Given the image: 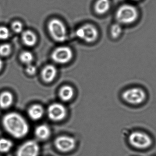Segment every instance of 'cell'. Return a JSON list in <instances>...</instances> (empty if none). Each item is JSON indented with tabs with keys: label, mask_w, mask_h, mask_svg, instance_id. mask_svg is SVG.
<instances>
[{
	"label": "cell",
	"mask_w": 156,
	"mask_h": 156,
	"mask_svg": "<svg viewBox=\"0 0 156 156\" xmlns=\"http://www.w3.org/2000/svg\"><path fill=\"white\" fill-rule=\"evenodd\" d=\"M133 1H138V0H133Z\"/></svg>",
	"instance_id": "26"
},
{
	"label": "cell",
	"mask_w": 156,
	"mask_h": 156,
	"mask_svg": "<svg viewBox=\"0 0 156 156\" xmlns=\"http://www.w3.org/2000/svg\"><path fill=\"white\" fill-rule=\"evenodd\" d=\"M34 55L32 52L29 51H24L20 54V59L21 61L26 65L31 64L34 60Z\"/></svg>",
	"instance_id": "19"
},
{
	"label": "cell",
	"mask_w": 156,
	"mask_h": 156,
	"mask_svg": "<svg viewBox=\"0 0 156 156\" xmlns=\"http://www.w3.org/2000/svg\"><path fill=\"white\" fill-rule=\"evenodd\" d=\"M57 74V69L54 65H48L44 67L42 71V78L47 83H50L55 80Z\"/></svg>",
	"instance_id": "13"
},
{
	"label": "cell",
	"mask_w": 156,
	"mask_h": 156,
	"mask_svg": "<svg viewBox=\"0 0 156 156\" xmlns=\"http://www.w3.org/2000/svg\"><path fill=\"white\" fill-rule=\"evenodd\" d=\"M72 49L67 46H60L56 48L52 52L51 58L54 62L60 64L68 63L73 58Z\"/></svg>",
	"instance_id": "10"
},
{
	"label": "cell",
	"mask_w": 156,
	"mask_h": 156,
	"mask_svg": "<svg viewBox=\"0 0 156 156\" xmlns=\"http://www.w3.org/2000/svg\"><path fill=\"white\" fill-rule=\"evenodd\" d=\"M40 147L35 140L26 141L19 146L16 152V156H39Z\"/></svg>",
	"instance_id": "9"
},
{
	"label": "cell",
	"mask_w": 156,
	"mask_h": 156,
	"mask_svg": "<svg viewBox=\"0 0 156 156\" xmlns=\"http://www.w3.org/2000/svg\"><path fill=\"white\" fill-rule=\"evenodd\" d=\"M12 147L13 143L11 140L4 138L0 139V153H7Z\"/></svg>",
	"instance_id": "18"
},
{
	"label": "cell",
	"mask_w": 156,
	"mask_h": 156,
	"mask_svg": "<svg viewBox=\"0 0 156 156\" xmlns=\"http://www.w3.org/2000/svg\"><path fill=\"white\" fill-rule=\"evenodd\" d=\"M12 52V46L8 43H4L0 45V56L6 57L10 55Z\"/></svg>",
	"instance_id": "20"
},
{
	"label": "cell",
	"mask_w": 156,
	"mask_h": 156,
	"mask_svg": "<svg viewBox=\"0 0 156 156\" xmlns=\"http://www.w3.org/2000/svg\"><path fill=\"white\" fill-rule=\"evenodd\" d=\"M75 95V91L71 86L65 85L60 88L58 92L59 99L63 102L70 101Z\"/></svg>",
	"instance_id": "14"
},
{
	"label": "cell",
	"mask_w": 156,
	"mask_h": 156,
	"mask_svg": "<svg viewBox=\"0 0 156 156\" xmlns=\"http://www.w3.org/2000/svg\"><path fill=\"white\" fill-rule=\"evenodd\" d=\"M26 71L28 75L33 76L36 73L37 68L35 66L32 65V64H29V65H27Z\"/></svg>",
	"instance_id": "24"
},
{
	"label": "cell",
	"mask_w": 156,
	"mask_h": 156,
	"mask_svg": "<svg viewBox=\"0 0 156 156\" xmlns=\"http://www.w3.org/2000/svg\"><path fill=\"white\" fill-rule=\"evenodd\" d=\"M2 124L5 130L16 139H22L26 136L30 130L27 121L16 112L5 114L2 119Z\"/></svg>",
	"instance_id": "1"
},
{
	"label": "cell",
	"mask_w": 156,
	"mask_h": 156,
	"mask_svg": "<svg viewBox=\"0 0 156 156\" xmlns=\"http://www.w3.org/2000/svg\"><path fill=\"white\" fill-rule=\"evenodd\" d=\"M45 112L44 107L40 104H33L27 110L28 116L34 121H39L42 119L44 115Z\"/></svg>",
	"instance_id": "11"
},
{
	"label": "cell",
	"mask_w": 156,
	"mask_h": 156,
	"mask_svg": "<svg viewBox=\"0 0 156 156\" xmlns=\"http://www.w3.org/2000/svg\"><path fill=\"white\" fill-rule=\"evenodd\" d=\"M122 29L120 24H114L111 27V34L113 38H116L119 37L122 34Z\"/></svg>",
	"instance_id": "21"
},
{
	"label": "cell",
	"mask_w": 156,
	"mask_h": 156,
	"mask_svg": "<svg viewBox=\"0 0 156 156\" xmlns=\"http://www.w3.org/2000/svg\"><path fill=\"white\" fill-rule=\"evenodd\" d=\"M34 135L38 140L42 141H46L51 136V129L47 125H39L35 129Z\"/></svg>",
	"instance_id": "12"
},
{
	"label": "cell",
	"mask_w": 156,
	"mask_h": 156,
	"mask_svg": "<svg viewBox=\"0 0 156 156\" xmlns=\"http://www.w3.org/2000/svg\"><path fill=\"white\" fill-rule=\"evenodd\" d=\"M12 28L15 33L20 34L23 32V24L21 22L15 21L12 23Z\"/></svg>",
	"instance_id": "23"
},
{
	"label": "cell",
	"mask_w": 156,
	"mask_h": 156,
	"mask_svg": "<svg viewBox=\"0 0 156 156\" xmlns=\"http://www.w3.org/2000/svg\"><path fill=\"white\" fill-rule=\"evenodd\" d=\"M14 101V97L9 91L3 92L0 94V108L6 110L10 108Z\"/></svg>",
	"instance_id": "15"
},
{
	"label": "cell",
	"mask_w": 156,
	"mask_h": 156,
	"mask_svg": "<svg viewBox=\"0 0 156 156\" xmlns=\"http://www.w3.org/2000/svg\"><path fill=\"white\" fill-rule=\"evenodd\" d=\"M66 106L60 103H54L50 104L47 110L48 118L54 122H60L66 119L67 115Z\"/></svg>",
	"instance_id": "8"
},
{
	"label": "cell",
	"mask_w": 156,
	"mask_h": 156,
	"mask_svg": "<svg viewBox=\"0 0 156 156\" xmlns=\"http://www.w3.org/2000/svg\"><path fill=\"white\" fill-rule=\"evenodd\" d=\"M54 144L55 148L58 152L69 153L76 148L77 142L76 139L72 136L61 135L55 138Z\"/></svg>",
	"instance_id": "6"
},
{
	"label": "cell",
	"mask_w": 156,
	"mask_h": 156,
	"mask_svg": "<svg viewBox=\"0 0 156 156\" xmlns=\"http://www.w3.org/2000/svg\"><path fill=\"white\" fill-rule=\"evenodd\" d=\"M122 97L125 101L133 105H139L146 99V94L144 90L139 88L128 89L123 93Z\"/></svg>",
	"instance_id": "5"
},
{
	"label": "cell",
	"mask_w": 156,
	"mask_h": 156,
	"mask_svg": "<svg viewBox=\"0 0 156 156\" xmlns=\"http://www.w3.org/2000/svg\"><path fill=\"white\" fill-rule=\"evenodd\" d=\"M128 141L133 147L138 149H147L153 143L152 138L148 134L139 131L130 134Z\"/></svg>",
	"instance_id": "4"
},
{
	"label": "cell",
	"mask_w": 156,
	"mask_h": 156,
	"mask_svg": "<svg viewBox=\"0 0 156 156\" xmlns=\"http://www.w3.org/2000/svg\"><path fill=\"white\" fill-rule=\"evenodd\" d=\"M11 35L10 30L5 26L0 27V40H5L8 39Z\"/></svg>",
	"instance_id": "22"
},
{
	"label": "cell",
	"mask_w": 156,
	"mask_h": 156,
	"mask_svg": "<svg viewBox=\"0 0 156 156\" xmlns=\"http://www.w3.org/2000/svg\"><path fill=\"white\" fill-rule=\"evenodd\" d=\"M110 7V0H97L94 5V10L96 13L102 15L107 13Z\"/></svg>",
	"instance_id": "17"
},
{
	"label": "cell",
	"mask_w": 156,
	"mask_h": 156,
	"mask_svg": "<svg viewBox=\"0 0 156 156\" xmlns=\"http://www.w3.org/2000/svg\"><path fill=\"white\" fill-rule=\"evenodd\" d=\"M22 39L25 45L33 47L36 44L37 38L36 34L34 32L27 30L22 32Z\"/></svg>",
	"instance_id": "16"
},
{
	"label": "cell",
	"mask_w": 156,
	"mask_h": 156,
	"mask_svg": "<svg viewBox=\"0 0 156 156\" xmlns=\"http://www.w3.org/2000/svg\"><path fill=\"white\" fill-rule=\"evenodd\" d=\"M3 67V60L0 58V71L2 69Z\"/></svg>",
	"instance_id": "25"
},
{
	"label": "cell",
	"mask_w": 156,
	"mask_h": 156,
	"mask_svg": "<svg viewBox=\"0 0 156 156\" xmlns=\"http://www.w3.org/2000/svg\"><path fill=\"white\" fill-rule=\"evenodd\" d=\"M137 9L131 5H124L120 6L115 14L116 20L120 24H130L134 23L138 17Z\"/></svg>",
	"instance_id": "2"
},
{
	"label": "cell",
	"mask_w": 156,
	"mask_h": 156,
	"mask_svg": "<svg viewBox=\"0 0 156 156\" xmlns=\"http://www.w3.org/2000/svg\"><path fill=\"white\" fill-rule=\"evenodd\" d=\"M76 35L78 38L87 43H93L98 38L99 32L94 26L91 24H86L77 29Z\"/></svg>",
	"instance_id": "7"
},
{
	"label": "cell",
	"mask_w": 156,
	"mask_h": 156,
	"mask_svg": "<svg viewBox=\"0 0 156 156\" xmlns=\"http://www.w3.org/2000/svg\"><path fill=\"white\" fill-rule=\"evenodd\" d=\"M48 32L52 38L58 42H63L67 38V31L64 23L58 19L54 18L48 22Z\"/></svg>",
	"instance_id": "3"
}]
</instances>
